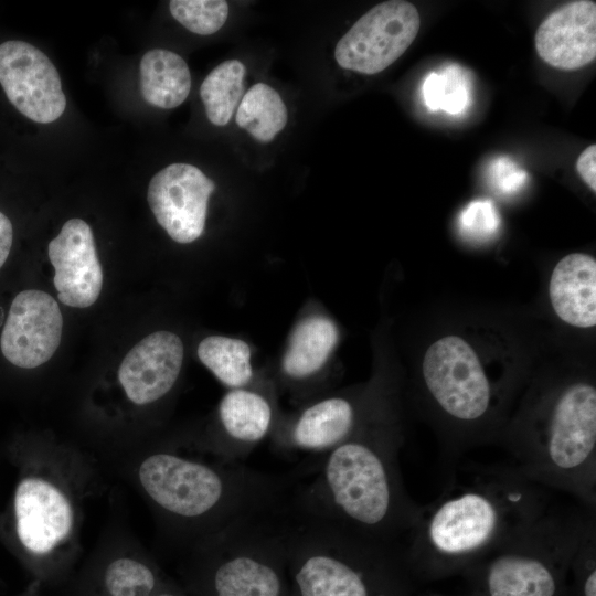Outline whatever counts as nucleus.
<instances>
[{"mask_svg": "<svg viewBox=\"0 0 596 596\" xmlns=\"http://www.w3.org/2000/svg\"><path fill=\"white\" fill-rule=\"evenodd\" d=\"M421 19L414 4L385 1L364 13L339 40L334 57L345 70L373 75L393 64L415 40Z\"/></svg>", "mask_w": 596, "mask_h": 596, "instance_id": "8", "label": "nucleus"}, {"mask_svg": "<svg viewBox=\"0 0 596 596\" xmlns=\"http://www.w3.org/2000/svg\"><path fill=\"white\" fill-rule=\"evenodd\" d=\"M0 84L9 102L35 123H52L65 110L57 70L28 42L9 40L0 44Z\"/></svg>", "mask_w": 596, "mask_h": 596, "instance_id": "9", "label": "nucleus"}, {"mask_svg": "<svg viewBox=\"0 0 596 596\" xmlns=\"http://www.w3.org/2000/svg\"><path fill=\"white\" fill-rule=\"evenodd\" d=\"M338 341V329L324 316H310L292 331L283 360V371L292 380L315 375L327 362Z\"/></svg>", "mask_w": 596, "mask_h": 596, "instance_id": "20", "label": "nucleus"}, {"mask_svg": "<svg viewBox=\"0 0 596 596\" xmlns=\"http://www.w3.org/2000/svg\"><path fill=\"white\" fill-rule=\"evenodd\" d=\"M521 477L596 510V387L565 384L502 438Z\"/></svg>", "mask_w": 596, "mask_h": 596, "instance_id": "4", "label": "nucleus"}, {"mask_svg": "<svg viewBox=\"0 0 596 596\" xmlns=\"http://www.w3.org/2000/svg\"><path fill=\"white\" fill-rule=\"evenodd\" d=\"M422 375L433 404L458 426L449 475L460 455L482 440L480 426L496 415L497 394L471 345L457 336L443 337L428 347Z\"/></svg>", "mask_w": 596, "mask_h": 596, "instance_id": "6", "label": "nucleus"}, {"mask_svg": "<svg viewBox=\"0 0 596 596\" xmlns=\"http://www.w3.org/2000/svg\"><path fill=\"white\" fill-rule=\"evenodd\" d=\"M13 241V230L10 220L0 212V268L7 260Z\"/></svg>", "mask_w": 596, "mask_h": 596, "instance_id": "29", "label": "nucleus"}, {"mask_svg": "<svg viewBox=\"0 0 596 596\" xmlns=\"http://www.w3.org/2000/svg\"><path fill=\"white\" fill-rule=\"evenodd\" d=\"M576 170L585 183L596 191V146H588L578 157Z\"/></svg>", "mask_w": 596, "mask_h": 596, "instance_id": "28", "label": "nucleus"}, {"mask_svg": "<svg viewBox=\"0 0 596 596\" xmlns=\"http://www.w3.org/2000/svg\"><path fill=\"white\" fill-rule=\"evenodd\" d=\"M63 316L56 300L38 289L19 292L3 326L0 348L15 366L34 369L47 362L57 350Z\"/></svg>", "mask_w": 596, "mask_h": 596, "instance_id": "11", "label": "nucleus"}, {"mask_svg": "<svg viewBox=\"0 0 596 596\" xmlns=\"http://www.w3.org/2000/svg\"><path fill=\"white\" fill-rule=\"evenodd\" d=\"M214 182L189 163H171L149 182L147 200L159 225L177 243L199 238L205 226Z\"/></svg>", "mask_w": 596, "mask_h": 596, "instance_id": "10", "label": "nucleus"}, {"mask_svg": "<svg viewBox=\"0 0 596 596\" xmlns=\"http://www.w3.org/2000/svg\"><path fill=\"white\" fill-rule=\"evenodd\" d=\"M274 412L259 392L231 389L220 401L217 419L223 434L213 455L224 461L242 462L270 432Z\"/></svg>", "mask_w": 596, "mask_h": 596, "instance_id": "16", "label": "nucleus"}, {"mask_svg": "<svg viewBox=\"0 0 596 596\" xmlns=\"http://www.w3.org/2000/svg\"><path fill=\"white\" fill-rule=\"evenodd\" d=\"M169 9L179 23L200 35L215 33L228 17V4L224 0H172Z\"/></svg>", "mask_w": 596, "mask_h": 596, "instance_id": "25", "label": "nucleus"}, {"mask_svg": "<svg viewBox=\"0 0 596 596\" xmlns=\"http://www.w3.org/2000/svg\"><path fill=\"white\" fill-rule=\"evenodd\" d=\"M246 70L238 60H227L215 66L200 87L207 119L215 126H225L241 102Z\"/></svg>", "mask_w": 596, "mask_h": 596, "instance_id": "23", "label": "nucleus"}, {"mask_svg": "<svg viewBox=\"0 0 596 596\" xmlns=\"http://www.w3.org/2000/svg\"><path fill=\"white\" fill-rule=\"evenodd\" d=\"M139 72L141 95L152 106L175 108L190 93L189 66L172 51L152 49L146 52L140 61Z\"/></svg>", "mask_w": 596, "mask_h": 596, "instance_id": "19", "label": "nucleus"}, {"mask_svg": "<svg viewBox=\"0 0 596 596\" xmlns=\"http://www.w3.org/2000/svg\"><path fill=\"white\" fill-rule=\"evenodd\" d=\"M200 361L224 385L245 387L253 377L249 345L240 339L210 336L198 345Z\"/></svg>", "mask_w": 596, "mask_h": 596, "instance_id": "22", "label": "nucleus"}, {"mask_svg": "<svg viewBox=\"0 0 596 596\" xmlns=\"http://www.w3.org/2000/svg\"><path fill=\"white\" fill-rule=\"evenodd\" d=\"M493 188L504 194L519 191L526 181V173L507 157L496 159L488 170Z\"/></svg>", "mask_w": 596, "mask_h": 596, "instance_id": "27", "label": "nucleus"}, {"mask_svg": "<svg viewBox=\"0 0 596 596\" xmlns=\"http://www.w3.org/2000/svg\"><path fill=\"white\" fill-rule=\"evenodd\" d=\"M356 402L345 396H329L304 408L277 445L288 451L326 454L365 432L361 427Z\"/></svg>", "mask_w": 596, "mask_h": 596, "instance_id": "15", "label": "nucleus"}, {"mask_svg": "<svg viewBox=\"0 0 596 596\" xmlns=\"http://www.w3.org/2000/svg\"><path fill=\"white\" fill-rule=\"evenodd\" d=\"M458 222L462 235L485 241L497 233L500 216L491 201L475 200L461 211Z\"/></svg>", "mask_w": 596, "mask_h": 596, "instance_id": "26", "label": "nucleus"}, {"mask_svg": "<svg viewBox=\"0 0 596 596\" xmlns=\"http://www.w3.org/2000/svg\"><path fill=\"white\" fill-rule=\"evenodd\" d=\"M549 509L546 489L507 464L457 466L440 494L421 505L403 547L433 571L481 560Z\"/></svg>", "mask_w": 596, "mask_h": 596, "instance_id": "2", "label": "nucleus"}, {"mask_svg": "<svg viewBox=\"0 0 596 596\" xmlns=\"http://www.w3.org/2000/svg\"><path fill=\"white\" fill-rule=\"evenodd\" d=\"M471 76L468 70L450 63L439 72L429 73L422 86L425 106L450 115L465 111L471 100Z\"/></svg>", "mask_w": 596, "mask_h": 596, "instance_id": "24", "label": "nucleus"}, {"mask_svg": "<svg viewBox=\"0 0 596 596\" xmlns=\"http://www.w3.org/2000/svg\"><path fill=\"white\" fill-rule=\"evenodd\" d=\"M535 49L549 65L578 70L596 57V3L574 1L552 12L535 33Z\"/></svg>", "mask_w": 596, "mask_h": 596, "instance_id": "14", "label": "nucleus"}, {"mask_svg": "<svg viewBox=\"0 0 596 596\" xmlns=\"http://www.w3.org/2000/svg\"><path fill=\"white\" fill-rule=\"evenodd\" d=\"M549 296L556 316L574 327L596 324V260L584 253H572L554 267Z\"/></svg>", "mask_w": 596, "mask_h": 596, "instance_id": "17", "label": "nucleus"}, {"mask_svg": "<svg viewBox=\"0 0 596 596\" xmlns=\"http://www.w3.org/2000/svg\"><path fill=\"white\" fill-rule=\"evenodd\" d=\"M47 255L58 300L75 308L95 304L103 287V269L91 226L77 217L66 221L49 243Z\"/></svg>", "mask_w": 596, "mask_h": 596, "instance_id": "12", "label": "nucleus"}, {"mask_svg": "<svg viewBox=\"0 0 596 596\" xmlns=\"http://www.w3.org/2000/svg\"><path fill=\"white\" fill-rule=\"evenodd\" d=\"M13 514L19 542L35 557H54L75 536V501L62 481L49 472L29 475L19 481Z\"/></svg>", "mask_w": 596, "mask_h": 596, "instance_id": "7", "label": "nucleus"}, {"mask_svg": "<svg viewBox=\"0 0 596 596\" xmlns=\"http://www.w3.org/2000/svg\"><path fill=\"white\" fill-rule=\"evenodd\" d=\"M401 439L390 429H366L319 456L307 481L298 476L286 508L359 538L403 547L421 505L406 491Z\"/></svg>", "mask_w": 596, "mask_h": 596, "instance_id": "1", "label": "nucleus"}, {"mask_svg": "<svg viewBox=\"0 0 596 596\" xmlns=\"http://www.w3.org/2000/svg\"><path fill=\"white\" fill-rule=\"evenodd\" d=\"M235 120L256 140L269 142L285 128L288 111L277 91L257 83L242 97Z\"/></svg>", "mask_w": 596, "mask_h": 596, "instance_id": "21", "label": "nucleus"}, {"mask_svg": "<svg viewBox=\"0 0 596 596\" xmlns=\"http://www.w3.org/2000/svg\"><path fill=\"white\" fill-rule=\"evenodd\" d=\"M595 521L596 510L578 502L544 511L481 558L487 596H556L560 572Z\"/></svg>", "mask_w": 596, "mask_h": 596, "instance_id": "5", "label": "nucleus"}, {"mask_svg": "<svg viewBox=\"0 0 596 596\" xmlns=\"http://www.w3.org/2000/svg\"><path fill=\"white\" fill-rule=\"evenodd\" d=\"M96 596H181L143 554L119 551L108 556L96 578Z\"/></svg>", "mask_w": 596, "mask_h": 596, "instance_id": "18", "label": "nucleus"}, {"mask_svg": "<svg viewBox=\"0 0 596 596\" xmlns=\"http://www.w3.org/2000/svg\"><path fill=\"white\" fill-rule=\"evenodd\" d=\"M137 477L148 500L190 546L236 522L275 512L296 479L169 450L145 456Z\"/></svg>", "mask_w": 596, "mask_h": 596, "instance_id": "3", "label": "nucleus"}, {"mask_svg": "<svg viewBox=\"0 0 596 596\" xmlns=\"http://www.w3.org/2000/svg\"><path fill=\"white\" fill-rule=\"evenodd\" d=\"M182 362L180 337L171 331H156L126 354L118 369V381L130 402L151 404L172 390Z\"/></svg>", "mask_w": 596, "mask_h": 596, "instance_id": "13", "label": "nucleus"}]
</instances>
